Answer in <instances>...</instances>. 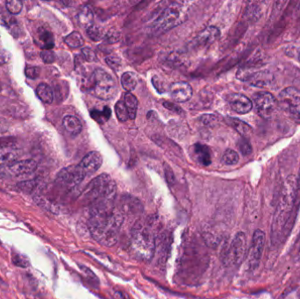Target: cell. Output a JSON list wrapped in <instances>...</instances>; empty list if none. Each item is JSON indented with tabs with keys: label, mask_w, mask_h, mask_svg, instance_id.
<instances>
[{
	"label": "cell",
	"mask_w": 300,
	"mask_h": 299,
	"mask_svg": "<svg viewBox=\"0 0 300 299\" xmlns=\"http://www.w3.org/2000/svg\"><path fill=\"white\" fill-rule=\"evenodd\" d=\"M298 194L296 176H290L284 181L276 211L273 216L270 239L275 245H279L286 239L292 229L294 209Z\"/></svg>",
	"instance_id": "6da1fadb"
},
{
	"label": "cell",
	"mask_w": 300,
	"mask_h": 299,
	"mask_svg": "<svg viewBox=\"0 0 300 299\" xmlns=\"http://www.w3.org/2000/svg\"><path fill=\"white\" fill-rule=\"evenodd\" d=\"M125 217L118 207L90 209L89 229L92 237L104 247L117 243Z\"/></svg>",
	"instance_id": "7a4b0ae2"
},
{
	"label": "cell",
	"mask_w": 300,
	"mask_h": 299,
	"mask_svg": "<svg viewBox=\"0 0 300 299\" xmlns=\"http://www.w3.org/2000/svg\"><path fill=\"white\" fill-rule=\"evenodd\" d=\"M89 207L113 205L116 198V184L107 174L97 176L84 191Z\"/></svg>",
	"instance_id": "3957f363"
},
{
	"label": "cell",
	"mask_w": 300,
	"mask_h": 299,
	"mask_svg": "<svg viewBox=\"0 0 300 299\" xmlns=\"http://www.w3.org/2000/svg\"><path fill=\"white\" fill-rule=\"evenodd\" d=\"M133 254L142 261H150L156 249V239L150 226L138 225L133 228L130 243Z\"/></svg>",
	"instance_id": "277c9868"
},
{
	"label": "cell",
	"mask_w": 300,
	"mask_h": 299,
	"mask_svg": "<svg viewBox=\"0 0 300 299\" xmlns=\"http://www.w3.org/2000/svg\"><path fill=\"white\" fill-rule=\"evenodd\" d=\"M86 90L92 96L102 100H112L118 92L115 80L102 68H96L89 76Z\"/></svg>",
	"instance_id": "5b68a950"
},
{
	"label": "cell",
	"mask_w": 300,
	"mask_h": 299,
	"mask_svg": "<svg viewBox=\"0 0 300 299\" xmlns=\"http://www.w3.org/2000/svg\"><path fill=\"white\" fill-rule=\"evenodd\" d=\"M248 255V242L244 233H237L229 244L222 247L220 258L226 267L239 266Z\"/></svg>",
	"instance_id": "8992f818"
},
{
	"label": "cell",
	"mask_w": 300,
	"mask_h": 299,
	"mask_svg": "<svg viewBox=\"0 0 300 299\" xmlns=\"http://www.w3.org/2000/svg\"><path fill=\"white\" fill-rule=\"evenodd\" d=\"M184 6L178 2H173L168 7L164 9L160 16L156 19L153 24L154 32L160 34L171 30L179 24L184 15Z\"/></svg>",
	"instance_id": "52a82bcc"
},
{
	"label": "cell",
	"mask_w": 300,
	"mask_h": 299,
	"mask_svg": "<svg viewBox=\"0 0 300 299\" xmlns=\"http://www.w3.org/2000/svg\"><path fill=\"white\" fill-rule=\"evenodd\" d=\"M278 102L281 110L294 120H300V92L294 87H287L280 92Z\"/></svg>",
	"instance_id": "ba28073f"
},
{
	"label": "cell",
	"mask_w": 300,
	"mask_h": 299,
	"mask_svg": "<svg viewBox=\"0 0 300 299\" xmlns=\"http://www.w3.org/2000/svg\"><path fill=\"white\" fill-rule=\"evenodd\" d=\"M254 103L256 113L264 119L271 118L278 105L275 97L267 92L256 93L254 96Z\"/></svg>",
	"instance_id": "9c48e42d"
},
{
	"label": "cell",
	"mask_w": 300,
	"mask_h": 299,
	"mask_svg": "<svg viewBox=\"0 0 300 299\" xmlns=\"http://www.w3.org/2000/svg\"><path fill=\"white\" fill-rule=\"evenodd\" d=\"M264 246L265 233L260 229H257L253 234L252 241L248 253V266L250 270H255L259 266Z\"/></svg>",
	"instance_id": "30bf717a"
},
{
	"label": "cell",
	"mask_w": 300,
	"mask_h": 299,
	"mask_svg": "<svg viewBox=\"0 0 300 299\" xmlns=\"http://www.w3.org/2000/svg\"><path fill=\"white\" fill-rule=\"evenodd\" d=\"M86 176V174L79 166V164L71 165L64 167L58 173L56 182L65 187L73 188L81 184Z\"/></svg>",
	"instance_id": "8fae6325"
},
{
	"label": "cell",
	"mask_w": 300,
	"mask_h": 299,
	"mask_svg": "<svg viewBox=\"0 0 300 299\" xmlns=\"http://www.w3.org/2000/svg\"><path fill=\"white\" fill-rule=\"evenodd\" d=\"M19 156L20 150L16 144L10 140H0V167L15 163Z\"/></svg>",
	"instance_id": "7c38bea8"
},
{
	"label": "cell",
	"mask_w": 300,
	"mask_h": 299,
	"mask_svg": "<svg viewBox=\"0 0 300 299\" xmlns=\"http://www.w3.org/2000/svg\"><path fill=\"white\" fill-rule=\"evenodd\" d=\"M118 208L126 216L140 215L143 211V205L140 200L131 195H124L120 199V204Z\"/></svg>",
	"instance_id": "4fadbf2b"
},
{
	"label": "cell",
	"mask_w": 300,
	"mask_h": 299,
	"mask_svg": "<svg viewBox=\"0 0 300 299\" xmlns=\"http://www.w3.org/2000/svg\"><path fill=\"white\" fill-rule=\"evenodd\" d=\"M228 102L233 111L239 114H246L252 110V101L240 93H232L228 96Z\"/></svg>",
	"instance_id": "5bb4252c"
},
{
	"label": "cell",
	"mask_w": 300,
	"mask_h": 299,
	"mask_svg": "<svg viewBox=\"0 0 300 299\" xmlns=\"http://www.w3.org/2000/svg\"><path fill=\"white\" fill-rule=\"evenodd\" d=\"M37 163L33 160H23L20 162H15L9 165L8 171L12 176L18 177H23L32 175L36 171Z\"/></svg>",
	"instance_id": "9a60e30c"
},
{
	"label": "cell",
	"mask_w": 300,
	"mask_h": 299,
	"mask_svg": "<svg viewBox=\"0 0 300 299\" xmlns=\"http://www.w3.org/2000/svg\"><path fill=\"white\" fill-rule=\"evenodd\" d=\"M103 163V158L99 152L92 151L88 153L79 164L86 176H92L95 172L99 170Z\"/></svg>",
	"instance_id": "2e32d148"
},
{
	"label": "cell",
	"mask_w": 300,
	"mask_h": 299,
	"mask_svg": "<svg viewBox=\"0 0 300 299\" xmlns=\"http://www.w3.org/2000/svg\"><path fill=\"white\" fill-rule=\"evenodd\" d=\"M192 89L188 83L176 82L170 86V96L178 103L187 102L192 99Z\"/></svg>",
	"instance_id": "e0dca14e"
},
{
	"label": "cell",
	"mask_w": 300,
	"mask_h": 299,
	"mask_svg": "<svg viewBox=\"0 0 300 299\" xmlns=\"http://www.w3.org/2000/svg\"><path fill=\"white\" fill-rule=\"evenodd\" d=\"M201 250L196 249L195 247H191L187 248L186 250L184 249V264H183V269L184 270H192V269H204V267H201L199 265V263L206 264L207 263L204 262H199V256L204 255Z\"/></svg>",
	"instance_id": "ac0fdd59"
},
{
	"label": "cell",
	"mask_w": 300,
	"mask_h": 299,
	"mask_svg": "<svg viewBox=\"0 0 300 299\" xmlns=\"http://www.w3.org/2000/svg\"><path fill=\"white\" fill-rule=\"evenodd\" d=\"M220 36V31L216 27H209L199 33L194 43L198 47H208L214 43Z\"/></svg>",
	"instance_id": "d6986e66"
},
{
	"label": "cell",
	"mask_w": 300,
	"mask_h": 299,
	"mask_svg": "<svg viewBox=\"0 0 300 299\" xmlns=\"http://www.w3.org/2000/svg\"><path fill=\"white\" fill-rule=\"evenodd\" d=\"M273 81H274V76L272 73L266 70H258L253 74L248 82L253 86L259 88H266L269 87L273 84Z\"/></svg>",
	"instance_id": "ffe728a7"
},
{
	"label": "cell",
	"mask_w": 300,
	"mask_h": 299,
	"mask_svg": "<svg viewBox=\"0 0 300 299\" xmlns=\"http://www.w3.org/2000/svg\"><path fill=\"white\" fill-rule=\"evenodd\" d=\"M193 156L199 164L203 166H208L212 163V156L210 148L203 145V144L197 143L192 147Z\"/></svg>",
	"instance_id": "44dd1931"
},
{
	"label": "cell",
	"mask_w": 300,
	"mask_h": 299,
	"mask_svg": "<svg viewBox=\"0 0 300 299\" xmlns=\"http://www.w3.org/2000/svg\"><path fill=\"white\" fill-rule=\"evenodd\" d=\"M63 126L67 132L73 136L78 135L82 132V124L75 116L68 115L64 117Z\"/></svg>",
	"instance_id": "7402d4cb"
},
{
	"label": "cell",
	"mask_w": 300,
	"mask_h": 299,
	"mask_svg": "<svg viewBox=\"0 0 300 299\" xmlns=\"http://www.w3.org/2000/svg\"><path fill=\"white\" fill-rule=\"evenodd\" d=\"M227 120H228V123L233 129H235L237 132L240 133V135L242 136V138L248 139V137L251 134L252 128H250V126L244 121L236 119V118H230V117H228Z\"/></svg>",
	"instance_id": "603a6c76"
},
{
	"label": "cell",
	"mask_w": 300,
	"mask_h": 299,
	"mask_svg": "<svg viewBox=\"0 0 300 299\" xmlns=\"http://www.w3.org/2000/svg\"><path fill=\"white\" fill-rule=\"evenodd\" d=\"M93 20H94V14H93L92 7L90 5L83 6L78 13L79 24L82 27L88 29L93 25Z\"/></svg>",
	"instance_id": "cb8c5ba5"
},
{
	"label": "cell",
	"mask_w": 300,
	"mask_h": 299,
	"mask_svg": "<svg viewBox=\"0 0 300 299\" xmlns=\"http://www.w3.org/2000/svg\"><path fill=\"white\" fill-rule=\"evenodd\" d=\"M124 104L129 114V119L134 120L138 110V100L131 92H127L124 96Z\"/></svg>",
	"instance_id": "d4e9b609"
},
{
	"label": "cell",
	"mask_w": 300,
	"mask_h": 299,
	"mask_svg": "<svg viewBox=\"0 0 300 299\" xmlns=\"http://www.w3.org/2000/svg\"><path fill=\"white\" fill-rule=\"evenodd\" d=\"M36 95L43 103L51 104L54 101V92L48 84H40L36 89Z\"/></svg>",
	"instance_id": "484cf974"
},
{
	"label": "cell",
	"mask_w": 300,
	"mask_h": 299,
	"mask_svg": "<svg viewBox=\"0 0 300 299\" xmlns=\"http://www.w3.org/2000/svg\"><path fill=\"white\" fill-rule=\"evenodd\" d=\"M38 37L41 43L40 46L44 50H50L54 48V46H55L54 37H53L52 33L48 30H46L44 28H40V30L38 31Z\"/></svg>",
	"instance_id": "4316f807"
},
{
	"label": "cell",
	"mask_w": 300,
	"mask_h": 299,
	"mask_svg": "<svg viewBox=\"0 0 300 299\" xmlns=\"http://www.w3.org/2000/svg\"><path fill=\"white\" fill-rule=\"evenodd\" d=\"M138 84L137 76L133 72H125L121 76L122 87L128 92L133 91Z\"/></svg>",
	"instance_id": "83f0119b"
},
{
	"label": "cell",
	"mask_w": 300,
	"mask_h": 299,
	"mask_svg": "<svg viewBox=\"0 0 300 299\" xmlns=\"http://www.w3.org/2000/svg\"><path fill=\"white\" fill-rule=\"evenodd\" d=\"M111 109L108 106H104L102 110L94 109L91 111V117L99 124H104L111 118Z\"/></svg>",
	"instance_id": "f1b7e54d"
},
{
	"label": "cell",
	"mask_w": 300,
	"mask_h": 299,
	"mask_svg": "<svg viewBox=\"0 0 300 299\" xmlns=\"http://www.w3.org/2000/svg\"><path fill=\"white\" fill-rule=\"evenodd\" d=\"M65 43L68 45L69 48H78L83 47L84 44V40L80 33L72 32L64 39Z\"/></svg>",
	"instance_id": "f546056e"
},
{
	"label": "cell",
	"mask_w": 300,
	"mask_h": 299,
	"mask_svg": "<svg viewBox=\"0 0 300 299\" xmlns=\"http://www.w3.org/2000/svg\"><path fill=\"white\" fill-rule=\"evenodd\" d=\"M160 246H159V255H160V262L165 264L166 260L168 258L169 254V247H170V238L169 235H163L161 239Z\"/></svg>",
	"instance_id": "4dcf8cb0"
},
{
	"label": "cell",
	"mask_w": 300,
	"mask_h": 299,
	"mask_svg": "<svg viewBox=\"0 0 300 299\" xmlns=\"http://www.w3.org/2000/svg\"><path fill=\"white\" fill-rule=\"evenodd\" d=\"M86 32H87L89 38L94 41H99V40L104 39V35H105L104 30L95 25H92V27H90L86 30Z\"/></svg>",
	"instance_id": "1f68e13d"
},
{
	"label": "cell",
	"mask_w": 300,
	"mask_h": 299,
	"mask_svg": "<svg viewBox=\"0 0 300 299\" xmlns=\"http://www.w3.org/2000/svg\"><path fill=\"white\" fill-rule=\"evenodd\" d=\"M239 159H240V157H239L238 153L233 149L226 150L224 155L222 156V162L227 165H234V164H238Z\"/></svg>",
	"instance_id": "d6a6232c"
},
{
	"label": "cell",
	"mask_w": 300,
	"mask_h": 299,
	"mask_svg": "<svg viewBox=\"0 0 300 299\" xmlns=\"http://www.w3.org/2000/svg\"><path fill=\"white\" fill-rule=\"evenodd\" d=\"M115 112H116L118 120L121 122H125L129 120V114H128V110L125 105L124 101L120 100L119 102H117L116 105H115Z\"/></svg>",
	"instance_id": "836d02e7"
},
{
	"label": "cell",
	"mask_w": 300,
	"mask_h": 299,
	"mask_svg": "<svg viewBox=\"0 0 300 299\" xmlns=\"http://www.w3.org/2000/svg\"><path fill=\"white\" fill-rule=\"evenodd\" d=\"M12 264L16 267L26 268L29 266V260L27 256L20 255L19 253H12Z\"/></svg>",
	"instance_id": "e575fe53"
},
{
	"label": "cell",
	"mask_w": 300,
	"mask_h": 299,
	"mask_svg": "<svg viewBox=\"0 0 300 299\" xmlns=\"http://www.w3.org/2000/svg\"><path fill=\"white\" fill-rule=\"evenodd\" d=\"M5 6H6L7 12L10 14L16 15V14H19L21 12L22 7H23V3L21 1H18V0H12V1L5 2Z\"/></svg>",
	"instance_id": "d590c367"
},
{
	"label": "cell",
	"mask_w": 300,
	"mask_h": 299,
	"mask_svg": "<svg viewBox=\"0 0 300 299\" xmlns=\"http://www.w3.org/2000/svg\"><path fill=\"white\" fill-rule=\"evenodd\" d=\"M247 16L251 20H257L260 19V17L262 16L260 6H258L256 4H252L251 6H248L247 9Z\"/></svg>",
	"instance_id": "8d00e7d4"
},
{
	"label": "cell",
	"mask_w": 300,
	"mask_h": 299,
	"mask_svg": "<svg viewBox=\"0 0 300 299\" xmlns=\"http://www.w3.org/2000/svg\"><path fill=\"white\" fill-rule=\"evenodd\" d=\"M238 148H239L240 151L241 152V154L243 156H248L252 153V147H251L250 143L248 142V139L241 138L238 141Z\"/></svg>",
	"instance_id": "74e56055"
},
{
	"label": "cell",
	"mask_w": 300,
	"mask_h": 299,
	"mask_svg": "<svg viewBox=\"0 0 300 299\" xmlns=\"http://www.w3.org/2000/svg\"><path fill=\"white\" fill-rule=\"evenodd\" d=\"M120 33L117 31L116 29L112 28L111 30H109L107 33L104 35V40H106L108 43H116L118 40H120Z\"/></svg>",
	"instance_id": "f35d334b"
},
{
	"label": "cell",
	"mask_w": 300,
	"mask_h": 299,
	"mask_svg": "<svg viewBox=\"0 0 300 299\" xmlns=\"http://www.w3.org/2000/svg\"><path fill=\"white\" fill-rule=\"evenodd\" d=\"M35 185L36 184L34 181H26V182H21L20 184H18V188L21 192L31 193L35 187Z\"/></svg>",
	"instance_id": "ab89813d"
},
{
	"label": "cell",
	"mask_w": 300,
	"mask_h": 299,
	"mask_svg": "<svg viewBox=\"0 0 300 299\" xmlns=\"http://www.w3.org/2000/svg\"><path fill=\"white\" fill-rule=\"evenodd\" d=\"M40 57L45 64H53L56 61V56L55 53L52 50H42L40 52Z\"/></svg>",
	"instance_id": "60d3db41"
},
{
	"label": "cell",
	"mask_w": 300,
	"mask_h": 299,
	"mask_svg": "<svg viewBox=\"0 0 300 299\" xmlns=\"http://www.w3.org/2000/svg\"><path fill=\"white\" fill-rule=\"evenodd\" d=\"M82 56L84 60L92 63L97 61V56L95 52L90 48H84L82 49Z\"/></svg>",
	"instance_id": "b9f144b4"
},
{
	"label": "cell",
	"mask_w": 300,
	"mask_h": 299,
	"mask_svg": "<svg viewBox=\"0 0 300 299\" xmlns=\"http://www.w3.org/2000/svg\"><path fill=\"white\" fill-rule=\"evenodd\" d=\"M25 74L30 79H36L37 77L40 75V69L37 67L28 66L25 69Z\"/></svg>",
	"instance_id": "7bdbcfd3"
},
{
	"label": "cell",
	"mask_w": 300,
	"mask_h": 299,
	"mask_svg": "<svg viewBox=\"0 0 300 299\" xmlns=\"http://www.w3.org/2000/svg\"><path fill=\"white\" fill-rule=\"evenodd\" d=\"M105 61H106V64H108L109 66L113 69H118L121 64V61L117 56H108V57H106Z\"/></svg>",
	"instance_id": "ee69618b"
},
{
	"label": "cell",
	"mask_w": 300,
	"mask_h": 299,
	"mask_svg": "<svg viewBox=\"0 0 300 299\" xmlns=\"http://www.w3.org/2000/svg\"><path fill=\"white\" fill-rule=\"evenodd\" d=\"M165 168H164V173H165V176H166V179L168 181V184H173L175 183V176L173 174L172 170L170 167L168 166V164H164Z\"/></svg>",
	"instance_id": "f6af8a7d"
},
{
	"label": "cell",
	"mask_w": 300,
	"mask_h": 299,
	"mask_svg": "<svg viewBox=\"0 0 300 299\" xmlns=\"http://www.w3.org/2000/svg\"><path fill=\"white\" fill-rule=\"evenodd\" d=\"M11 60V54L5 49H0V65L8 64Z\"/></svg>",
	"instance_id": "bcb514c9"
},
{
	"label": "cell",
	"mask_w": 300,
	"mask_h": 299,
	"mask_svg": "<svg viewBox=\"0 0 300 299\" xmlns=\"http://www.w3.org/2000/svg\"><path fill=\"white\" fill-rule=\"evenodd\" d=\"M164 106L165 108H167L169 111H172L173 112H176V113H183V110L181 109L179 106H177L176 104L170 103V102H164Z\"/></svg>",
	"instance_id": "7dc6e473"
},
{
	"label": "cell",
	"mask_w": 300,
	"mask_h": 299,
	"mask_svg": "<svg viewBox=\"0 0 300 299\" xmlns=\"http://www.w3.org/2000/svg\"><path fill=\"white\" fill-rule=\"evenodd\" d=\"M80 267L82 268V269H83V270H84V273L86 274L87 277H89L90 279L92 280L93 283H96V284L99 283V279L97 278V276L95 275V274H93V273H92V272L91 271L89 268H87L86 267H84V266H80Z\"/></svg>",
	"instance_id": "c3c4849f"
},
{
	"label": "cell",
	"mask_w": 300,
	"mask_h": 299,
	"mask_svg": "<svg viewBox=\"0 0 300 299\" xmlns=\"http://www.w3.org/2000/svg\"><path fill=\"white\" fill-rule=\"evenodd\" d=\"M216 117H214L213 115H203L201 117V121L204 124V125H212L216 121Z\"/></svg>",
	"instance_id": "681fc988"
},
{
	"label": "cell",
	"mask_w": 300,
	"mask_h": 299,
	"mask_svg": "<svg viewBox=\"0 0 300 299\" xmlns=\"http://www.w3.org/2000/svg\"><path fill=\"white\" fill-rule=\"evenodd\" d=\"M293 251H294V256L300 258V233L298 239H297L296 243L293 247Z\"/></svg>",
	"instance_id": "f907efd6"
},
{
	"label": "cell",
	"mask_w": 300,
	"mask_h": 299,
	"mask_svg": "<svg viewBox=\"0 0 300 299\" xmlns=\"http://www.w3.org/2000/svg\"><path fill=\"white\" fill-rule=\"evenodd\" d=\"M115 296H116V298H120V299H128V296L125 295V294L121 293V292H116Z\"/></svg>",
	"instance_id": "816d5d0a"
},
{
	"label": "cell",
	"mask_w": 300,
	"mask_h": 299,
	"mask_svg": "<svg viewBox=\"0 0 300 299\" xmlns=\"http://www.w3.org/2000/svg\"><path fill=\"white\" fill-rule=\"evenodd\" d=\"M2 91V84H0V92Z\"/></svg>",
	"instance_id": "f5cc1de1"
},
{
	"label": "cell",
	"mask_w": 300,
	"mask_h": 299,
	"mask_svg": "<svg viewBox=\"0 0 300 299\" xmlns=\"http://www.w3.org/2000/svg\"><path fill=\"white\" fill-rule=\"evenodd\" d=\"M299 60L300 61V56H299Z\"/></svg>",
	"instance_id": "db71d44e"
}]
</instances>
